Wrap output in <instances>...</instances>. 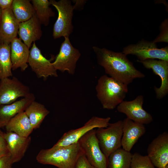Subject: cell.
Wrapping results in <instances>:
<instances>
[{
	"instance_id": "obj_16",
	"label": "cell",
	"mask_w": 168,
	"mask_h": 168,
	"mask_svg": "<svg viewBox=\"0 0 168 168\" xmlns=\"http://www.w3.org/2000/svg\"><path fill=\"white\" fill-rule=\"evenodd\" d=\"M19 24L11 7L2 10L0 19V43L10 44L16 37Z\"/></svg>"
},
{
	"instance_id": "obj_20",
	"label": "cell",
	"mask_w": 168,
	"mask_h": 168,
	"mask_svg": "<svg viewBox=\"0 0 168 168\" xmlns=\"http://www.w3.org/2000/svg\"><path fill=\"white\" fill-rule=\"evenodd\" d=\"M35 99L34 95L31 93L27 97L13 103L0 105V128L5 127L16 114L25 111L28 105Z\"/></svg>"
},
{
	"instance_id": "obj_8",
	"label": "cell",
	"mask_w": 168,
	"mask_h": 168,
	"mask_svg": "<svg viewBox=\"0 0 168 168\" xmlns=\"http://www.w3.org/2000/svg\"><path fill=\"white\" fill-rule=\"evenodd\" d=\"M64 38L59 52L52 64L57 71L67 72L70 74L73 75L81 54L79 51L72 45L69 37Z\"/></svg>"
},
{
	"instance_id": "obj_3",
	"label": "cell",
	"mask_w": 168,
	"mask_h": 168,
	"mask_svg": "<svg viewBox=\"0 0 168 168\" xmlns=\"http://www.w3.org/2000/svg\"><path fill=\"white\" fill-rule=\"evenodd\" d=\"M96 96L104 109L112 110L124 100L128 85L106 75L99 78L96 87Z\"/></svg>"
},
{
	"instance_id": "obj_13",
	"label": "cell",
	"mask_w": 168,
	"mask_h": 168,
	"mask_svg": "<svg viewBox=\"0 0 168 168\" xmlns=\"http://www.w3.org/2000/svg\"><path fill=\"white\" fill-rule=\"evenodd\" d=\"M147 156L156 168H163L168 165V133L160 134L149 144Z\"/></svg>"
},
{
	"instance_id": "obj_7",
	"label": "cell",
	"mask_w": 168,
	"mask_h": 168,
	"mask_svg": "<svg viewBox=\"0 0 168 168\" xmlns=\"http://www.w3.org/2000/svg\"><path fill=\"white\" fill-rule=\"evenodd\" d=\"M90 163L96 168H107V158L102 152L96 134V129L87 132L78 141Z\"/></svg>"
},
{
	"instance_id": "obj_19",
	"label": "cell",
	"mask_w": 168,
	"mask_h": 168,
	"mask_svg": "<svg viewBox=\"0 0 168 168\" xmlns=\"http://www.w3.org/2000/svg\"><path fill=\"white\" fill-rule=\"evenodd\" d=\"M10 45L12 70H14L20 68L21 71H24L28 66L29 48L17 37L11 41Z\"/></svg>"
},
{
	"instance_id": "obj_27",
	"label": "cell",
	"mask_w": 168,
	"mask_h": 168,
	"mask_svg": "<svg viewBox=\"0 0 168 168\" xmlns=\"http://www.w3.org/2000/svg\"><path fill=\"white\" fill-rule=\"evenodd\" d=\"M130 168H156L147 155L143 156L137 152L132 154Z\"/></svg>"
},
{
	"instance_id": "obj_5",
	"label": "cell",
	"mask_w": 168,
	"mask_h": 168,
	"mask_svg": "<svg viewBox=\"0 0 168 168\" xmlns=\"http://www.w3.org/2000/svg\"><path fill=\"white\" fill-rule=\"evenodd\" d=\"M123 121L109 123L105 128H96V134L102 152L108 158L112 152L121 148Z\"/></svg>"
},
{
	"instance_id": "obj_22",
	"label": "cell",
	"mask_w": 168,
	"mask_h": 168,
	"mask_svg": "<svg viewBox=\"0 0 168 168\" xmlns=\"http://www.w3.org/2000/svg\"><path fill=\"white\" fill-rule=\"evenodd\" d=\"M24 112L34 129L40 127L50 112L44 105L35 100L31 102Z\"/></svg>"
},
{
	"instance_id": "obj_35",
	"label": "cell",
	"mask_w": 168,
	"mask_h": 168,
	"mask_svg": "<svg viewBox=\"0 0 168 168\" xmlns=\"http://www.w3.org/2000/svg\"><path fill=\"white\" fill-rule=\"evenodd\" d=\"M163 168H168V165L165 167Z\"/></svg>"
},
{
	"instance_id": "obj_2",
	"label": "cell",
	"mask_w": 168,
	"mask_h": 168,
	"mask_svg": "<svg viewBox=\"0 0 168 168\" xmlns=\"http://www.w3.org/2000/svg\"><path fill=\"white\" fill-rule=\"evenodd\" d=\"M83 152L78 142L63 147L41 150L36 156L40 163L58 168H76L77 161Z\"/></svg>"
},
{
	"instance_id": "obj_15",
	"label": "cell",
	"mask_w": 168,
	"mask_h": 168,
	"mask_svg": "<svg viewBox=\"0 0 168 168\" xmlns=\"http://www.w3.org/2000/svg\"><path fill=\"white\" fill-rule=\"evenodd\" d=\"M13 163L19 162L24 156L31 142L30 136L24 137L12 132H3Z\"/></svg>"
},
{
	"instance_id": "obj_33",
	"label": "cell",
	"mask_w": 168,
	"mask_h": 168,
	"mask_svg": "<svg viewBox=\"0 0 168 168\" xmlns=\"http://www.w3.org/2000/svg\"><path fill=\"white\" fill-rule=\"evenodd\" d=\"M76 1H75V4L73 5L74 9H76L77 7H78L79 6L83 5L84 4L85 2L84 0H76Z\"/></svg>"
},
{
	"instance_id": "obj_26",
	"label": "cell",
	"mask_w": 168,
	"mask_h": 168,
	"mask_svg": "<svg viewBox=\"0 0 168 168\" xmlns=\"http://www.w3.org/2000/svg\"><path fill=\"white\" fill-rule=\"evenodd\" d=\"M10 44L0 43V80L12 76Z\"/></svg>"
},
{
	"instance_id": "obj_30",
	"label": "cell",
	"mask_w": 168,
	"mask_h": 168,
	"mask_svg": "<svg viewBox=\"0 0 168 168\" xmlns=\"http://www.w3.org/2000/svg\"><path fill=\"white\" fill-rule=\"evenodd\" d=\"M0 130V156L9 154L7 144L3 134Z\"/></svg>"
},
{
	"instance_id": "obj_6",
	"label": "cell",
	"mask_w": 168,
	"mask_h": 168,
	"mask_svg": "<svg viewBox=\"0 0 168 168\" xmlns=\"http://www.w3.org/2000/svg\"><path fill=\"white\" fill-rule=\"evenodd\" d=\"M156 43L142 39L136 44L125 47L122 53L126 55H135L139 61L157 59L168 62V46L159 49Z\"/></svg>"
},
{
	"instance_id": "obj_11",
	"label": "cell",
	"mask_w": 168,
	"mask_h": 168,
	"mask_svg": "<svg viewBox=\"0 0 168 168\" xmlns=\"http://www.w3.org/2000/svg\"><path fill=\"white\" fill-rule=\"evenodd\" d=\"M54 58L48 59L42 54L35 42L30 50L28 64L38 78L46 79L49 77H57V70L51 61Z\"/></svg>"
},
{
	"instance_id": "obj_21",
	"label": "cell",
	"mask_w": 168,
	"mask_h": 168,
	"mask_svg": "<svg viewBox=\"0 0 168 168\" xmlns=\"http://www.w3.org/2000/svg\"><path fill=\"white\" fill-rule=\"evenodd\" d=\"M5 127L7 132H12L24 137L30 136L34 130L24 111L16 114Z\"/></svg>"
},
{
	"instance_id": "obj_12",
	"label": "cell",
	"mask_w": 168,
	"mask_h": 168,
	"mask_svg": "<svg viewBox=\"0 0 168 168\" xmlns=\"http://www.w3.org/2000/svg\"><path fill=\"white\" fill-rule=\"evenodd\" d=\"M143 96L138 95L133 100L123 101L117 106V110L135 122L144 125L148 124L153 119L151 115L143 108Z\"/></svg>"
},
{
	"instance_id": "obj_28",
	"label": "cell",
	"mask_w": 168,
	"mask_h": 168,
	"mask_svg": "<svg viewBox=\"0 0 168 168\" xmlns=\"http://www.w3.org/2000/svg\"><path fill=\"white\" fill-rule=\"evenodd\" d=\"M161 33L153 41L168 42V19H166L161 23L160 27Z\"/></svg>"
},
{
	"instance_id": "obj_24",
	"label": "cell",
	"mask_w": 168,
	"mask_h": 168,
	"mask_svg": "<svg viewBox=\"0 0 168 168\" xmlns=\"http://www.w3.org/2000/svg\"><path fill=\"white\" fill-rule=\"evenodd\" d=\"M132 154L122 148L116 150L108 156L107 168H130Z\"/></svg>"
},
{
	"instance_id": "obj_25",
	"label": "cell",
	"mask_w": 168,
	"mask_h": 168,
	"mask_svg": "<svg viewBox=\"0 0 168 168\" xmlns=\"http://www.w3.org/2000/svg\"><path fill=\"white\" fill-rule=\"evenodd\" d=\"M35 14L40 24L45 26L49 24L50 19L55 16V13L50 7L49 1L32 0L31 1Z\"/></svg>"
},
{
	"instance_id": "obj_14",
	"label": "cell",
	"mask_w": 168,
	"mask_h": 168,
	"mask_svg": "<svg viewBox=\"0 0 168 168\" xmlns=\"http://www.w3.org/2000/svg\"><path fill=\"white\" fill-rule=\"evenodd\" d=\"M146 68L152 69L154 73L158 75L161 79V84L159 87H154L157 99H161L168 93V62L155 59L143 61L137 60Z\"/></svg>"
},
{
	"instance_id": "obj_1",
	"label": "cell",
	"mask_w": 168,
	"mask_h": 168,
	"mask_svg": "<svg viewBox=\"0 0 168 168\" xmlns=\"http://www.w3.org/2000/svg\"><path fill=\"white\" fill-rule=\"evenodd\" d=\"M92 49L98 63L103 68L106 74L113 79L128 85L134 79L145 77L123 53L96 46H93Z\"/></svg>"
},
{
	"instance_id": "obj_9",
	"label": "cell",
	"mask_w": 168,
	"mask_h": 168,
	"mask_svg": "<svg viewBox=\"0 0 168 168\" xmlns=\"http://www.w3.org/2000/svg\"><path fill=\"white\" fill-rule=\"evenodd\" d=\"M110 119V117L104 118L93 116L82 126L65 133L52 147L66 146L77 142L81 138L90 130L107 127Z\"/></svg>"
},
{
	"instance_id": "obj_23",
	"label": "cell",
	"mask_w": 168,
	"mask_h": 168,
	"mask_svg": "<svg viewBox=\"0 0 168 168\" xmlns=\"http://www.w3.org/2000/svg\"><path fill=\"white\" fill-rule=\"evenodd\" d=\"M11 9L19 23L28 20L35 14L33 5L29 0H13Z\"/></svg>"
},
{
	"instance_id": "obj_34",
	"label": "cell",
	"mask_w": 168,
	"mask_h": 168,
	"mask_svg": "<svg viewBox=\"0 0 168 168\" xmlns=\"http://www.w3.org/2000/svg\"><path fill=\"white\" fill-rule=\"evenodd\" d=\"M2 10L0 9V19L1 16V15L2 13Z\"/></svg>"
},
{
	"instance_id": "obj_4",
	"label": "cell",
	"mask_w": 168,
	"mask_h": 168,
	"mask_svg": "<svg viewBox=\"0 0 168 168\" xmlns=\"http://www.w3.org/2000/svg\"><path fill=\"white\" fill-rule=\"evenodd\" d=\"M58 12V16L53 28V35L54 39L62 37H69L73 29L72 24L73 5L69 0H49Z\"/></svg>"
},
{
	"instance_id": "obj_29",
	"label": "cell",
	"mask_w": 168,
	"mask_h": 168,
	"mask_svg": "<svg viewBox=\"0 0 168 168\" xmlns=\"http://www.w3.org/2000/svg\"><path fill=\"white\" fill-rule=\"evenodd\" d=\"M76 168H96L91 165L87 160L84 154L81 155L78 158Z\"/></svg>"
},
{
	"instance_id": "obj_32",
	"label": "cell",
	"mask_w": 168,
	"mask_h": 168,
	"mask_svg": "<svg viewBox=\"0 0 168 168\" xmlns=\"http://www.w3.org/2000/svg\"><path fill=\"white\" fill-rule=\"evenodd\" d=\"M13 0H0V9L2 10L11 7Z\"/></svg>"
},
{
	"instance_id": "obj_31",
	"label": "cell",
	"mask_w": 168,
	"mask_h": 168,
	"mask_svg": "<svg viewBox=\"0 0 168 168\" xmlns=\"http://www.w3.org/2000/svg\"><path fill=\"white\" fill-rule=\"evenodd\" d=\"M10 154L0 156V168H13Z\"/></svg>"
},
{
	"instance_id": "obj_10",
	"label": "cell",
	"mask_w": 168,
	"mask_h": 168,
	"mask_svg": "<svg viewBox=\"0 0 168 168\" xmlns=\"http://www.w3.org/2000/svg\"><path fill=\"white\" fill-rule=\"evenodd\" d=\"M30 93L29 87L16 77L0 80V105L11 104L18 98L27 97Z\"/></svg>"
},
{
	"instance_id": "obj_17",
	"label": "cell",
	"mask_w": 168,
	"mask_h": 168,
	"mask_svg": "<svg viewBox=\"0 0 168 168\" xmlns=\"http://www.w3.org/2000/svg\"><path fill=\"white\" fill-rule=\"evenodd\" d=\"M123 121L121 147L124 150L130 152L139 139L145 133L146 128L144 124L127 118Z\"/></svg>"
},
{
	"instance_id": "obj_18",
	"label": "cell",
	"mask_w": 168,
	"mask_h": 168,
	"mask_svg": "<svg viewBox=\"0 0 168 168\" xmlns=\"http://www.w3.org/2000/svg\"><path fill=\"white\" fill-rule=\"evenodd\" d=\"M41 25L35 14L28 20L19 23L18 34L19 38L29 48L33 42L41 37Z\"/></svg>"
}]
</instances>
